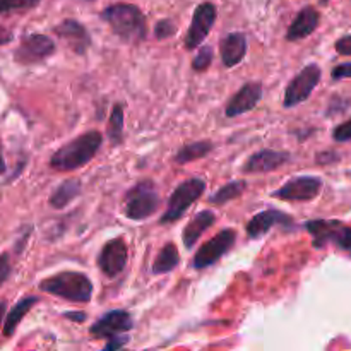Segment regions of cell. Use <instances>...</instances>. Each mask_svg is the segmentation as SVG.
I'll use <instances>...</instances> for the list:
<instances>
[{
    "mask_svg": "<svg viewBox=\"0 0 351 351\" xmlns=\"http://www.w3.org/2000/svg\"><path fill=\"white\" fill-rule=\"evenodd\" d=\"M211 62H213V48L202 47L201 50H199V53L194 57V60H192V67H194V71L197 72L208 71Z\"/></svg>",
    "mask_w": 351,
    "mask_h": 351,
    "instance_id": "cell-28",
    "label": "cell"
},
{
    "mask_svg": "<svg viewBox=\"0 0 351 351\" xmlns=\"http://www.w3.org/2000/svg\"><path fill=\"white\" fill-rule=\"evenodd\" d=\"M261 98H263V84L261 82H247L228 101L225 112L226 117L235 119V117L243 115V113L252 112L257 103L261 101Z\"/></svg>",
    "mask_w": 351,
    "mask_h": 351,
    "instance_id": "cell-14",
    "label": "cell"
},
{
    "mask_svg": "<svg viewBox=\"0 0 351 351\" xmlns=\"http://www.w3.org/2000/svg\"><path fill=\"white\" fill-rule=\"evenodd\" d=\"M134 328L132 315L125 311H112L103 315L93 328L89 329L96 339H112L115 336L125 335Z\"/></svg>",
    "mask_w": 351,
    "mask_h": 351,
    "instance_id": "cell-13",
    "label": "cell"
},
{
    "mask_svg": "<svg viewBox=\"0 0 351 351\" xmlns=\"http://www.w3.org/2000/svg\"><path fill=\"white\" fill-rule=\"evenodd\" d=\"M81 194V180L77 178H69L62 182L53 194L50 195V206L55 209H64L65 206L71 204L77 195Z\"/></svg>",
    "mask_w": 351,
    "mask_h": 351,
    "instance_id": "cell-21",
    "label": "cell"
},
{
    "mask_svg": "<svg viewBox=\"0 0 351 351\" xmlns=\"http://www.w3.org/2000/svg\"><path fill=\"white\" fill-rule=\"evenodd\" d=\"M41 0H0V14L26 12L34 9Z\"/></svg>",
    "mask_w": 351,
    "mask_h": 351,
    "instance_id": "cell-27",
    "label": "cell"
},
{
    "mask_svg": "<svg viewBox=\"0 0 351 351\" xmlns=\"http://www.w3.org/2000/svg\"><path fill=\"white\" fill-rule=\"evenodd\" d=\"M55 34L60 36L62 40L67 41L69 47L72 48L74 53H86L89 47H91V36H89L88 29L82 26L79 21L65 19L62 21L58 26L53 27Z\"/></svg>",
    "mask_w": 351,
    "mask_h": 351,
    "instance_id": "cell-17",
    "label": "cell"
},
{
    "mask_svg": "<svg viewBox=\"0 0 351 351\" xmlns=\"http://www.w3.org/2000/svg\"><path fill=\"white\" fill-rule=\"evenodd\" d=\"M319 21H321V16H319L317 9H314L312 5L304 7L300 12L297 14V17L293 19V23L290 24L287 31V40L288 41H298L307 38L308 34L314 33L319 26Z\"/></svg>",
    "mask_w": 351,
    "mask_h": 351,
    "instance_id": "cell-18",
    "label": "cell"
},
{
    "mask_svg": "<svg viewBox=\"0 0 351 351\" xmlns=\"http://www.w3.org/2000/svg\"><path fill=\"white\" fill-rule=\"evenodd\" d=\"M322 191V180L317 177H297L288 180L287 184L281 185L274 197H280L283 201L290 202H307L314 201Z\"/></svg>",
    "mask_w": 351,
    "mask_h": 351,
    "instance_id": "cell-11",
    "label": "cell"
},
{
    "mask_svg": "<svg viewBox=\"0 0 351 351\" xmlns=\"http://www.w3.org/2000/svg\"><path fill=\"white\" fill-rule=\"evenodd\" d=\"M219 53L221 60L226 67H235L243 60L247 53V36L243 33H230L226 34L219 45Z\"/></svg>",
    "mask_w": 351,
    "mask_h": 351,
    "instance_id": "cell-19",
    "label": "cell"
},
{
    "mask_svg": "<svg viewBox=\"0 0 351 351\" xmlns=\"http://www.w3.org/2000/svg\"><path fill=\"white\" fill-rule=\"evenodd\" d=\"M206 189V182L202 178H189L184 180L173 192H171L170 199H168V206L165 215L161 216V225H168V223H175L187 213V209L197 201L202 195Z\"/></svg>",
    "mask_w": 351,
    "mask_h": 351,
    "instance_id": "cell-5",
    "label": "cell"
},
{
    "mask_svg": "<svg viewBox=\"0 0 351 351\" xmlns=\"http://www.w3.org/2000/svg\"><path fill=\"white\" fill-rule=\"evenodd\" d=\"M101 19L108 23L113 33L122 41L137 45L146 38L147 24L143 10L132 3H113L101 12Z\"/></svg>",
    "mask_w": 351,
    "mask_h": 351,
    "instance_id": "cell-2",
    "label": "cell"
},
{
    "mask_svg": "<svg viewBox=\"0 0 351 351\" xmlns=\"http://www.w3.org/2000/svg\"><path fill=\"white\" fill-rule=\"evenodd\" d=\"M216 221V215L213 211H201L189 221V225L184 228L182 240H184L185 249H192L195 245L202 233Z\"/></svg>",
    "mask_w": 351,
    "mask_h": 351,
    "instance_id": "cell-20",
    "label": "cell"
},
{
    "mask_svg": "<svg viewBox=\"0 0 351 351\" xmlns=\"http://www.w3.org/2000/svg\"><path fill=\"white\" fill-rule=\"evenodd\" d=\"M40 290L74 304H88L93 297V283L77 271H62L40 281Z\"/></svg>",
    "mask_w": 351,
    "mask_h": 351,
    "instance_id": "cell-3",
    "label": "cell"
},
{
    "mask_svg": "<svg viewBox=\"0 0 351 351\" xmlns=\"http://www.w3.org/2000/svg\"><path fill=\"white\" fill-rule=\"evenodd\" d=\"M101 143V132L88 130L55 151L50 158V167L58 171H74L77 168L86 167L96 156Z\"/></svg>",
    "mask_w": 351,
    "mask_h": 351,
    "instance_id": "cell-1",
    "label": "cell"
},
{
    "mask_svg": "<svg viewBox=\"0 0 351 351\" xmlns=\"http://www.w3.org/2000/svg\"><path fill=\"white\" fill-rule=\"evenodd\" d=\"M175 33H177V26L168 19L160 21L156 24V27H154V34H156L158 40H167V38L173 36Z\"/></svg>",
    "mask_w": 351,
    "mask_h": 351,
    "instance_id": "cell-29",
    "label": "cell"
},
{
    "mask_svg": "<svg viewBox=\"0 0 351 351\" xmlns=\"http://www.w3.org/2000/svg\"><path fill=\"white\" fill-rule=\"evenodd\" d=\"M129 343V336L123 335V336H115V338L110 339L108 345L105 346V351H113V350H119V348H123V346Z\"/></svg>",
    "mask_w": 351,
    "mask_h": 351,
    "instance_id": "cell-34",
    "label": "cell"
},
{
    "mask_svg": "<svg viewBox=\"0 0 351 351\" xmlns=\"http://www.w3.org/2000/svg\"><path fill=\"white\" fill-rule=\"evenodd\" d=\"M180 264V256H178V249L175 243H167L158 254L156 261L153 263V273L154 274H165L173 271L175 267Z\"/></svg>",
    "mask_w": 351,
    "mask_h": 351,
    "instance_id": "cell-24",
    "label": "cell"
},
{
    "mask_svg": "<svg viewBox=\"0 0 351 351\" xmlns=\"http://www.w3.org/2000/svg\"><path fill=\"white\" fill-rule=\"evenodd\" d=\"M321 67L315 64H308L307 67L302 69L291 82L288 84L287 93H285L283 105L287 108H293V106L300 105L305 99H308V96L312 95L317 84L321 82Z\"/></svg>",
    "mask_w": 351,
    "mask_h": 351,
    "instance_id": "cell-7",
    "label": "cell"
},
{
    "mask_svg": "<svg viewBox=\"0 0 351 351\" xmlns=\"http://www.w3.org/2000/svg\"><path fill=\"white\" fill-rule=\"evenodd\" d=\"M346 77H351V62L350 64H341L338 65V67L332 69V79H335V81Z\"/></svg>",
    "mask_w": 351,
    "mask_h": 351,
    "instance_id": "cell-33",
    "label": "cell"
},
{
    "mask_svg": "<svg viewBox=\"0 0 351 351\" xmlns=\"http://www.w3.org/2000/svg\"><path fill=\"white\" fill-rule=\"evenodd\" d=\"M10 271H12V266H10L9 254H0V287H2L7 281V278L10 276Z\"/></svg>",
    "mask_w": 351,
    "mask_h": 351,
    "instance_id": "cell-31",
    "label": "cell"
},
{
    "mask_svg": "<svg viewBox=\"0 0 351 351\" xmlns=\"http://www.w3.org/2000/svg\"><path fill=\"white\" fill-rule=\"evenodd\" d=\"M216 7L211 2H202L199 3L197 9L194 10V16H192V24L189 27L187 34H185V48L187 50H195L197 47H201L202 41L208 38V34L211 33L213 26L216 23Z\"/></svg>",
    "mask_w": 351,
    "mask_h": 351,
    "instance_id": "cell-8",
    "label": "cell"
},
{
    "mask_svg": "<svg viewBox=\"0 0 351 351\" xmlns=\"http://www.w3.org/2000/svg\"><path fill=\"white\" fill-rule=\"evenodd\" d=\"M213 143L211 141H197V143H191L185 144L177 154H175V161L178 165H185L191 163V161L201 160V158L208 156L209 153L213 151Z\"/></svg>",
    "mask_w": 351,
    "mask_h": 351,
    "instance_id": "cell-23",
    "label": "cell"
},
{
    "mask_svg": "<svg viewBox=\"0 0 351 351\" xmlns=\"http://www.w3.org/2000/svg\"><path fill=\"white\" fill-rule=\"evenodd\" d=\"M245 187H247L245 180L230 182V184L223 185V187L219 189L218 192H215V194L209 197V202H211V204H216V206L226 204V202H230V201H233V199L240 197V195H242V192L245 191Z\"/></svg>",
    "mask_w": 351,
    "mask_h": 351,
    "instance_id": "cell-25",
    "label": "cell"
},
{
    "mask_svg": "<svg viewBox=\"0 0 351 351\" xmlns=\"http://www.w3.org/2000/svg\"><path fill=\"white\" fill-rule=\"evenodd\" d=\"M55 53V43L51 38L45 36V34H27L21 40L19 47H17L16 53H14V60L17 64L31 65L43 62L50 55Z\"/></svg>",
    "mask_w": 351,
    "mask_h": 351,
    "instance_id": "cell-9",
    "label": "cell"
},
{
    "mask_svg": "<svg viewBox=\"0 0 351 351\" xmlns=\"http://www.w3.org/2000/svg\"><path fill=\"white\" fill-rule=\"evenodd\" d=\"M65 317L71 319V321H75V322L86 321V314H79V312H75V314H65Z\"/></svg>",
    "mask_w": 351,
    "mask_h": 351,
    "instance_id": "cell-36",
    "label": "cell"
},
{
    "mask_svg": "<svg viewBox=\"0 0 351 351\" xmlns=\"http://www.w3.org/2000/svg\"><path fill=\"white\" fill-rule=\"evenodd\" d=\"M332 137H335L338 143H346V141H351V119L348 122H343L341 125H338L332 132Z\"/></svg>",
    "mask_w": 351,
    "mask_h": 351,
    "instance_id": "cell-30",
    "label": "cell"
},
{
    "mask_svg": "<svg viewBox=\"0 0 351 351\" xmlns=\"http://www.w3.org/2000/svg\"><path fill=\"white\" fill-rule=\"evenodd\" d=\"M307 232L314 237L315 247H324L326 243H336L339 249L351 254V228L341 225L338 221H324V219H315V221L305 223Z\"/></svg>",
    "mask_w": 351,
    "mask_h": 351,
    "instance_id": "cell-6",
    "label": "cell"
},
{
    "mask_svg": "<svg viewBox=\"0 0 351 351\" xmlns=\"http://www.w3.org/2000/svg\"><path fill=\"white\" fill-rule=\"evenodd\" d=\"M335 48L339 55H346V57L351 55V34H345L343 38H339V40L336 41Z\"/></svg>",
    "mask_w": 351,
    "mask_h": 351,
    "instance_id": "cell-32",
    "label": "cell"
},
{
    "mask_svg": "<svg viewBox=\"0 0 351 351\" xmlns=\"http://www.w3.org/2000/svg\"><path fill=\"white\" fill-rule=\"evenodd\" d=\"M5 308H7V304H5V302H0V324H2L3 315H5Z\"/></svg>",
    "mask_w": 351,
    "mask_h": 351,
    "instance_id": "cell-38",
    "label": "cell"
},
{
    "mask_svg": "<svg viewBox=\"0 0 351 351\" xmlns=\"http://www.w3.org/2000/svg\"><path fill=\"white\" fill-rule=\"evenodd\" d=\"M281 225L291 228L293 226V219L283 211H278V209H266L263 213H257L249 223H247V235L250 239H261V237L266 235L273 226Z\"/></svg>",
    "mask_w": 351,
    "mask_h": 351,
    "instance_id": "cell-15",
    "label": "cell"
},
{
    "mask_svg": "<svg viewBox=\"0 0 351 351\" xmlns=\"http://www.w3.org/2000/svg\"><path fill=\"white\" fill-rule=\"evenodd\" d=\"M290 153L287 151H274V149H263L254 153L243 165V173H269V171L278 170L288 163Z\"/></svg>",
    "mask_w": 351,
    "mask_h": 351,
    "instance_id": "cell-16",
    "label": "cell"
},
{
    "mask_svg": "<svg viewBox=\"0 0 351 351\" xmlns=\"http://www.w3.org/2000/svg\"><path fill=\"white\" fill-rule=\"evenodd\" d=\"M160 208V195L151 180H143L134 185L125 195V216L134 221H143L153 216Z\"/></svg>",
    "mask_w": 351,
    "mask_h": 351,
    "instance_id": "cell-4",
    "label": "cell"
},
{
    "mask_svg": "<svg viewBox=\"0 0 351 351\" xmlns=\"http://www.w3.org/2000/svg\"><path fill=\"white\" fill-rule=\"evenodd\" d=\"M127 261H129V249H127L125 240L113 239L105 243L98 256V266L103 274L108 278H115L125 269Z\"/></svg>",
    "mask_w": 351,
    "mask_h": 351,
    "instance_id": "cell-12",
    "label": "cell"
},
{
    "mask_svg": "<svg viewBox=\"0 0 351 351\" xmlns=\"http://www.w3.org/2000/svg\"><path fill=\"white\" fill-rule=\"evenodd\" d=\"M34 304H38V297H26L23 298V300L17 302V304L10 308L9 314H7L5 317V322H3V336H5V338H10V336L16 332L17 326L21 324L23 317L31 311V307H33Z\"/></svg>",
    "mask_w": 351,
    "mask_h": 351,
    "instance_id": "cell-22",
    "label": "cell"
},
{
    "mask_svg": "<svg viewBox=\"0 0 351 351\" xmlns=\"http://www.w3.org/2000/svg\"><path fill=\"white\" fill-rule=\"evenodd\" d=\"M7 170V165H5V160H3V153H2V141H0V175L5 173Z\"/></svg>",
    "mask_w": 351,
    "mask_h": 351,
    "instance_id": "cell-37",
    "label": "cell"
},
{
    "mask_svg": "<svg viewBox=\"0 0 351 351\" xmlns=\"http://www.w3.org/2000/svg\"><path fill=\"white\" fill-rule=\"evenodd\" d=\"M237 232L235 230H221L216 237H213L209 242H206L201 249L197 250L194 257V267L195 269H206V267L213 266L218 263L233 245H235Z\"/></svg>",
    "mask_w": 351,
    "mask_h": 351,
    "instance_id": "cell-10",
    "label": "cell"
},
{
    "mask_svg": "<svg viewBox=\"0 0 351 351\" xmlns=\"http://www.w3.org/2000/svg\"><path fill=\"white\" fill-rule=\"evenodd\" d=\"M88 2H93V0H88Z\"/></svg>",
    "mask_w": 351,
    "mask_h": 351,
    "instance_id": "cell-39",
    "label": "cell"
},
{
    "mask_svg": "<svg viewBox=\"0 0 351 351\" xmlns=\"http://www.w3.org/2000/svg\"><path fill=\"white\" fill-rule=\"evenodd\" d=\"M12 38H14L12 31H9L7 27L0 26V47H2V45L10 43V41H12Z\"/></svg>",
    "mask_w": 351,
    "mask_h": 351,
    "instance_id": "cell-35",
    "label": "cell"
},
{
    "mask_svg": "<svg viewBox=\"0 0 351 351\" xmlns=\"http://www.w3.org/2000/svg\"><path fill=\"white\" fill-rule=\"evenodd\" d=\"M108 139L113 146H119L123 141V106L115 105L108 120Z\"/></svg>",
    "mask_w": 351,
    "mask_h": 351,
    "instance_id": "cell-26",
    "label": "cell"
}]
</instances>
